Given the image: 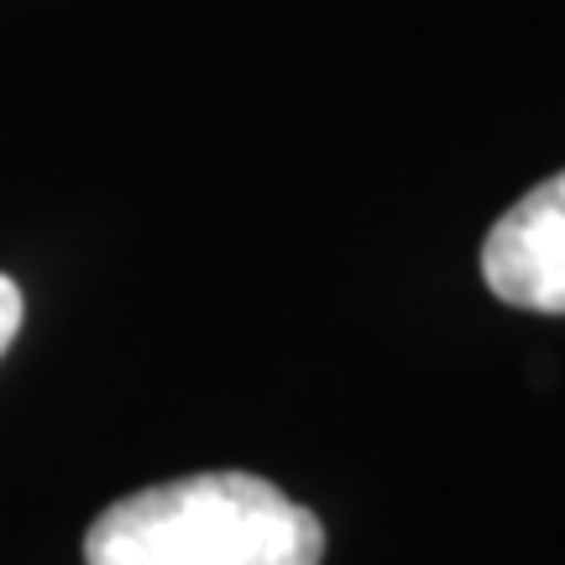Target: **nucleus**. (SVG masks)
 Listing matches in <instances>:
<instances>
[{"instance_id":"f257e3e1","label":"nucleus","mask_w":565,"mask_h":565,"mask_svg":"<svg viewBox=\"0 0 565 565\" xmlns=\"http://www.w3.org/2000/svg\"><path fill=\"white\" fill-rule=\"evenodd\" d=\"M324 524L252 471H200L110 503L84 565H320Z\"/></svg>"},{"instance_id":"f03ea898","label":"nucleus","mask_w":565,"mask_h":565,"mask_svg":"<svg viewBox=\"0 0 565 565\" xmlns=\"http://www.w3.org/2000/svg\"><path fill=\"white\" fill-rule=\"evenodd\" d=\"M482 278L513 309L565 315V173L529 189L492 225L482 246Z\"/></svg>"},{"instance_id":"7ed1b4c3","label":"nucleus","mask_w":565,"mask_h":565,"mask_svg":"<svg viewBox=\"0 0 565 565\" xmlns=\"http://www.w3.org/2000/svg\"><path fill=\"white\" fill-rule=\"evenodd\" d=\"M21 315H26V299H21V288L6 273H0V356L11 351V341L21 335Z\"/></svg>"}]
</instances>
